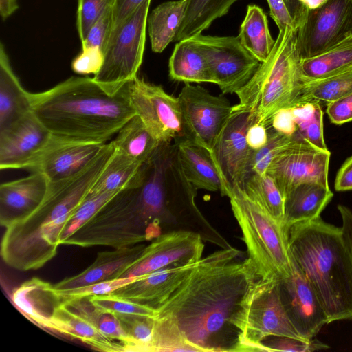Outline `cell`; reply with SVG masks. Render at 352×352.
Wrapping results in <instances>:
<instances>
[{
    "instance_id": "6da1fadb",
    "label": "cell",
    "mask_w": 352,
    "mask_h": 352,
    "mask_svg": "<svg viewBox=\"0 0 352 352\" xmlns=\"http://www.w3.org/2000/svg\"><path fill=\"white\" fill-rule=\"evenodd\" d=\"M230 246L202 258L155 316L175 325L196 351H221L216 339L223 331L252 285L258 278L248 257Z\"/></svg>"
},
{
    "instance_id": "7a4b0ae2",
    "label": "cell",
    "mask_w": 352,
    "mask_h": 352,
    "mask_svg": "<svg viewBox=\"0 0 352 352\" xmlns=\"http://www.w3.org/2000/svg\"><path fill=\"white\" fill-rule=\"evenodd\" d=\"M115 152L111 142L75 175L49 182L45 196L25 219L6 228L1 255L10 267L21 271L37 270L56 254L60 236L70 217L89 195Z\"/></svg>"
},
{
    "instance_id": "3957f363",
    "label": "cell",
    "mask_w": 352,
    "mask_h": 352,
    "mask_svg": "<svg viewBox=\"0 0 352 352\" xmlns=\"http://www.w3.org/2000/svg\"><path fill=\"white\" fill-rule=\"evenodd\" d=\"M128 85L111 94L93 78L72 76L30 93L32 110L52 134L106 143L135 115Z\"/></svg>"
},
{
    "instance_id": "277c9868",
    "label": "cell",
    "mask_w": 352,
    "mask_h": 352,
    "mask_svg": "<svg viewBox=\"0 0 352 352\" xmlns=\"http://www.w3.org/2000/svg\"><path fill=\"white\" fill-rule=\"evenodd\" d=\"M292 258L310 282L329 323L352 318V252L342 228L320 217L287 228Z\"/></svg>"
},
{
    "instance_id": "5b68a950",
    "label": "cell",
    "mask_w": 352,
    "mask_h": 352,
    "mask_svg": "<svg viewBox=\"0 0 352 352\" xmlns=\"http://www.w3.org/2000/svg\"><path fill=\"white\" fill-rule=\"evenodd\" d=\"M297 32L295 26L279 30L267 58L236 93L239 103L232 111L252 112L256 124L268 126L278 111L299 103L305 82Z\"/></svg>"
},
{
    "instance_id": "8992f818",
    "label": "cell",
    "mask_w": 352,
    "mask_h": 352,
    "mask_svg": "<svg viewBox=\"0 0 352 352\" xmlns=\"http://www.w3.org/2000/svg\"><path fill=\"white\" fill-rule=\"evenodd\" d=\"M234 217L242 233L249 258L259 278L281 280L294 267L287 228L260 206L238 186H225Z\"/></svg>"
},
{
    "instance_id": "52a82bcc",
    "label": "cell",
    "mask_w": 352,
    "mask_h": 352,
    "mask_svg": "<svg viewBox=\"0 0 352 352\" xmlns=\"http://www.w3.org/2000/svg\"><path fill=\"white\" fill-rule=\"evenodd\" d=\"M230 323L238 333L229 351H265V341L274 336L304 339L284 306L278 280L257 278Z\"/></svg>"
},
{
    "instance_id": "ba28073f",
    "label": "cell",
    "mask_w": 352,
    "mask_h": 352,
    "mask_svg": "<svg viewBox=\"0 0 352 352\" xmlns=\"http://www.w3.org/2000/svg\"><path fill=\"white\" fill-rule=\"evenodd\" d=\"M152 240L131 186L117 193L63 245L119 248Z\"/></svg>"
},
{
    "instance_id": "9c48e42d",
    "label": "cell",
    "mask_w": 352,
    "mask_h": 352,
    "mask_svg": "<svg viewBox=\"0 0 352 352\" xmlns=\"http://www.w3.org/2000/svg\"><path fill=\"white\" fill-rule=\"evenodd\" d=\"M151 1L144 0L112 28L103 50L102 65L93 78L109 93L116 94L138 76L143 60Z\"/></svg>"
},
{
    "instance_id": "30bf717a",
    "label": "cell",
    "mask_w": 352,
    "mask_h": 352,
    "mask_svg": "<svg viewBox=\"0 0 352 352\" xmlns=\"http://www.w3.org/2000/svg\"><path fill=\"white\" fill-rule=\"evenodd\" d=\"M296 28L301 58L317 56L352 38V0H326L307 9Z\"/></svg>"
},
{
    "instance_id": "8fae6325",
    "label": "cell",
    "mask_w": 352,
    "mask_h": 352,
    "mask_svg": "<svg viewBox=\"0 0 352 352\" xmlns=\"http://www.w3.org/2000/svg\"><path fill=\"white\" fill-rule=\"evenodd\" d=\"M331 152L320 149L295 133L275 155L267 170L284 198L299 184L315 182L329 186Z\"/></svg>"
},
{
    "instance_id": "7c38bea8",
    "label": "cell",
    "mask_w": 352,
    "mask_h": 352,
    "mask_svg": "<svg viewBox=\"0 0 352 352\" xmlns=\"http://www.w3.org/2000/svg\"><path fill=\"white\" fill-rule=\"evenodd\" d=\"M177 98L184 136L211 151L233 106L224 96H214L205 88L189 83H186Z\"/></svg>"
},
{
    "instance_id": "4fadbf2b",
    "label": "cell",
    "mask_w": 352,
    "mask_h": 352,
    "mask_svg": "<svg viewBox=\"0 0 352 352\" xmlns=\"http://www.w3.org/2000/svg\"><path fill=\"white\" fill-rule=\"evenodd\" d=\"M204 54L213 83L222 94H236L252 77L259 62L238 37L199 34L192 37Z\"/></svg>"
},
{
    "instance_id": "5bb4252c",
    "label": "cell",
    "mask_w": 352,
    "mask_h": 352,
    "mask_svg": "<svg viewBox=\"0 0 352 352\" xmlns=\"http://www.w3.org/2000/svg\"><path fill=\"white\" fill-rule=\"evenodd\" d=\"M130 102L150 133L159 142L184 136L182 114L177 98L159 85L138 76L129 82Z\"/></svg>"
},
{
    "instance_id": "9a60e30c",
    "label": "cell",
    "mask_w": 352,
    "mask_h": 352,
    "mask_svg": "<svg viewBox=\"0 0 352 352\" xmlns=\"http://www.w3.org/2000/svg\"><path fill=\"white\" fill-rule=\"evenodd\" d=\"M254 123H256V117L252 112L232 111L210 151L224 187L238 186L243 189L245 181L252 173L251 162L254 150L249 146L246 133Z\"/></svg>"
},
{
    "instance_id": "2e32d148",
    "label": "cell",
    "mask_w": 352,
    "mask_h": 352,
    "mask_svg": "<svg viewBox=\"0 0 352 352\" xmlns=\"http://www.w3.org/2000/svg\"><path fill=\"white\" fill-rule=\"evenodd\" d=\"M204 240L199 233L191 230L164 232L145 246L138 260L121 277H136L171 265L197 263L202 258Z\"/></svg>"
},
{
    "instance_id": "e0dca14e",
    "label": "cell",
    "mask_w": 352,
    "mask_h": 352,
    "mask_svg": "<svg viewBox=\"0 0 352 352\" xmlns=\"http://www.w3.org/2000/svg\"><path fill=\"white\" fill-rule=\"evenodd\" d=\"M105 144L52 134L43 149L23 169L41 173L49 182L60 181L88 166Z\"/></svg>"
},
{
    "instance_id": "ac0fdd59",
    "label": "cell",
    "mask_w": 352,
    "mask_h": 352,
    "mask_svg": "<svg viewBox=\"0 0 352 352\" xmlns=\"http://www.w3.org/2000/svg\"><path fill=\"white\" fill-rule=\"evenodd\" d=\"M279 281L283 302L297 331L305 340L315 338L329 323L316 290L294 261L291 275Z\"/></svg>"
},
{
    "instance_id": "d6986e66",
    "label": "cell",
    "mask_w": 352,
    "mask_h": 352,
    "mask_svg": "<svg viewBox=\"0 0 352 352\" xmlns=\"http://www.w3.org/2000/svg\"><path fill=\"white\" fill-rule=\"evenodd\" d=\"M51 135L32 111L0 130V169H23Z\"/></svg>"
},
{
    "instance_id": "ffe728a7",
    "label": "cell",
    "mask_w": 352,
    "mask_h": 352,
    "mask_svg": "<svg viewBox=\"0 0 352 352\" xmlns=\"http://www.w3.org/2000/svg\"><path fill=\"white\" fill-rule=\"evenodd\" d=\"M197 263L171 265L140 276L111 294L156 309L170 298Z\"/></svg>"
},
{
    "instance_id": "44dd1931",
    "label": "cell",
    "mask_w": 352,
    "mask_h": 352,
    "mask_svg": "<svg viewBox=\"0 0 352 352\" xmlns=\"http://www.w3.org/2000/svg\"><path fill=\"white\" fill-rule=\"evenodd\" d=\"M49 181L42 173L3 183L0 186V224L5 228L28 217L41 204Z\"/></svg>"
},
{
    "instance_id": "7402d4cb",
    "label": "cell",
    "mask_w": 352,
    "mask_h": 352,
    "mask_svg": "<svg viewBox=\"0 0 352 352\" xmlns=\"http://www.w3.org/2000/svg\"><path fill=\"white\" fill-rule=\"evenodd\" d=\"M146 245L115 248L98 253L94 262L84 271L53 285L56 291L67 290L98 282L120 278L140 257Z\"/></svg>"
},
{
    "instance_id": "603a6c76",
    "label": "cell",
    "mask_w": 352,
    "mask_h": 352,
    "mask_svg": "<svg viewBox=\"0 0 352 352\" xmlns=\"http://www.w3.org/2000/svg\"><path fill=\"white\" fill-rule=\"evenodd\" d=\"M182 169L197 189L223 192V182L210 151L185 136L173 141Z\"/></svg>"
},
{
    "instance_id": "cb8c5ba5",
    "label": "cell",
    "mask_w": 352,
    "mask_h": 352,
    "mask_svg": "<svg viewBox=\"0 0 352 352\" xmlns=\"http://www.w3.org/2000/svg\"><path fill=\"white\" fill-rule=\"evenodd\" d=\"M42 327L78 339L97 351L125 352L122 343L105 336L88 320L63 303Z\"/></svg>"
},
{
    "instance_id": "d4e9b609",
    "label": "cell",
    "mask_w": 352,
    "mask_h": 352,
    "mask_svg": "<svg viewBox=\"0 0 352 352\" xmlns=\"http://www.w3.org/2000/svg\"><path fill=\"white\" fill-rule=\"evenodd\" d=\"M12 300L30 320L41 327L63 303L53 285L38 277L23 282L14 289Z\"/></svg>"
},
{
    "instance_id": "484cf974",
    "label": "cell",
    "mask_w": 352,
    "mask_h": 352,
    "mask_svg": "<svg viewBox=\"0 0 352 352\" xmlns=\"http://www.w3.org/2000/svg\"><path fill=\"white\" fill-rule=\"evenodd\" d=\"M333 196L329 186L315 182L299 184L285 198V226L320 217Z\"/></svg>"
},
{
    "instance_id": "4316f807",
    "label": "cell",
    "mask_w": 352,
    "mask_h": 352,
    "mask_svg": "<svg viewBox=\"0 0 352 352\" xmlns=\"http://www.w3.org/2000/svg\"><path fill=\"white\" fill-rule=\"evenodd\" d=\"M30 93L14 74L2 43L0 45V130L32 111Z\"/></svg>"
},
{
    "instance_id": "83f0119b",
    "label": "cell",
    "mask_w": 352,
    "mask_h": 352,
    "mask_svg": "<svg viewBox=\"0 0 352 352\" xmlns=\"http://www.w3.org/2000/svg\"><path fill=\"white\" fill-rule=\"evenodd\" d=\"M168 67L169 76L174 80L213 83L204 54L192 38L179 41L175 45Z\"/></svg>"
},
{
    "instance_id": "f1b7e54d",
    "label": "cell",
    "mask_w": 352,
    "mask_h": 352,
    "mask_svg": "<svg viewBox=\"0 0 352 352\" xmlns=\"http://www.w3.org/2000/svg\"><path fill=\"white\" fill-rule=\"evenodd\" d=\"M186 0L170 1L156 7L147 19L151 49L162 52L174 41L182 23Z\"/></svg>"
},
{
    "instance_id": "f546056e",
    "label": "cell",
    "mask_w": 352,
    "mask_h": 352,
    "mask_svg": "<svg viewBox=\"0 0 352 352\" xmlns=\"http://www.w3.org/2000/svg\"><path fill=\"white\" fill-rule=\"evenodd\" d=\"M238 0H186L184 19L173 41L201 34L212 22L226 15Z\"/></svg>"
},
{
    "instance_id": "4dcf8cb0",
    "label": "cell",
    "mask_w": 352,
    "mask_h": 352,
    "mask_svg": "<svg viewBox=\"0 0 352 352\" xmlns=\"http://www.w3.org/2000/svg\"><path fill=\"white\" fill-rule=\"evenodd\" d=\"M352 70V38L313 57L302 58L304 82L322 79Z\"/></svg>"
},
{
    "instance_id": "1f68e13d",
    "label": "cell",
    "mask_w": 352,
    "mask_h": 352,
    "mask_svg": "<svg viewBox=\"0 0 352 352\" xmlns=\"http://www.w3.org/2000/svg\"><path fill=\"white\" fill-rule=\"evenodd\" d=\"M243 47L259 62L269 56L275 41L271 36L267 15L256 5H249L237 36Z\"/></svg>"
},
{
    "instance_id": "d6a6232c",
    "label": "cell",
    "mask_w": 352,
    "mask_h": 352,
    "mask_svg": "<svg viewBox=\"0 0 352 352\" xmlns=\"http://www.w3.org/2000/svg\"><path fill=\"white\" fill-rule=\"evenodd\" d=\"M112 142L117 151L141 164L152 156L161 143L137 115L124 124Z\"/></svg>"
},
{
    "instance_id": "836d02e7",
    "label": "cell",
    "mask_w": 352,
    "mask_h": 352,
    "mask_svg": "<svg viewBox=\"0 0 352 352\" xmlns=\"http://www.w3.org/2000/svg\"><path fill=\"white\" fill-rule=\"evenodd\" d=\"M142 164L115 149L89 194L119 192L131 186Z\"/></svg>"
},
{
    "instance_id": "e575fe53",
    "label": "cell",
    "mask_w": 352,
    "mask_h": 352,
    "mask_svg": "<svg viewBox=\"0 0 352 352\" xmlns=\"http://www.w3.org/2000/svg\"><path fill=\"white\" fill-rule=\"evenodd\" d=\"M62 302L88 320L105 336L122 343L126 352L131 340L115 314L96 307L87 297L66 299Z\"/></svg>"
},
{
    "instance_id": "d590c367",
    "label": "cell",
    "mask_w": 352,
    "mask_h": 352,
    "mask_svg": "<svg viewBox=\"0 0 352 352\" xmlns=\"http://www.w3.org/2000/svg\"><path fill=\"white\" fill-rule=\"evenodd\" d=\"M243 190L253 201L284 223L285 198L269 175L251 173L245 181Z\"/></svg>"
},
{
    "instance_id": "8d00e7d4",
    "label": "cell",
    "mask_w": 352,
    "mask_h": 352,
    "mask_svg": "<svg viewBox=\"0 0 352 352\" xmlns=\"http://www.w3.org/2000/svg\"><path fill=\"white\" fill-rule=\"evenodd\" d=\"M296 133L314 146L328 150L323 131V112L319 102H305L289 108Z\"/></svg>"
},
{
    "instance_id": "74e56055",
    "label": "cell",
    "mask_w": 352,
    "mask_h": 352,
    "mask_svg": "<svg viewBox=\"0 0 352 352\" xmlns=\"http://www.w3.org/2000/svg\"><path fill=\"white\" fill-rule=\"evenodd\" d=\"M352 93V70L338 75L305 82L299 103L328 104Z\"/></svg>"
},
{
    "instance_id": "f35d334b",
    "label": "cell",
    "mask_w": 352,
    "mask_h": 352,
    "mask_svg": "<svg viewBox=\"0 0 352 352\" xmlns=\"http://www.w3.org/2000/svg\"><path fill=\"white\" fill-rule=\"evenodd\" d=\"M115 315L131 340L126 351L152 352L155 329V316Z\"/></svg>"
},
{
    "instance_id": "ab89813d",
    "label": "cell",
    "mask_w": 352,
    "mask_h": 352,
    "mask_svg": "<svg viewBox=\"0 0 352 352\" xmlns=\"http://www.w3.org/2000/svg\"><path fill=\"white\" fill-rule=\"evenodd\" d=\"M120 192V191H119ZM119 192L89 194L75 210L64 228L59 243H63L88 222L111 199Z\"/></svg>"
},
{
    "instance_id": "60d3db41",
    "label": "cell",
    "mask_w": 352,
    "mask_h": 352,
    "mask_svg": "<svg viewBox=\"0 0 352 352\" xmlns=\"http://www.w3.org/2000/svg\"><path fill=\"white\" fill-rule=\"evenodd\" d=\"M89 301L99 309L113 314H132L155 316L157 310L133 301L109 294L87 296Z\"/></svg>"
},
{
    "instance_id": "b9f144b4",
    "label": "cell",
    "mask_w": 352,
    "mask_h": 352,
    "mask_svg": "<svg viewBox=\"0 0 352 352\" xmlns=\"http://www.w3.org/2000/svg\"><path fill=\"white\" fill-rule=\"evenodd\" d=\"M268 140L267 143L254 151L251 162V171L260 175L267 173V170L275 155L294 138L281 133L271 126H267Z\"/></svg>"
},
{
    "instance_id": "7bdbcfd3",
    "label": "cell",
    "mask_w": 352,
    "mask_h": 352,
    "mask_svg": "<svg viewBox=\"0 0 352 352\" xmlns=\"http://www.w3.org/2000/svg\"><path fill=\"white\" fill-rule=\"evenodd\" d=\"M114 0H78L76 28L81 43L91 27L109 10Z\"/></svg>"
},
{
    "instance_id": "ee69618b",
    "label": "cell",
    "mask_w": 352,
    "mask_h": 352,
    "mask_svg": "<svg viewBox=\"0 0 352 352\" xmlns=\"http://www.w3.org/2000/svg\"><path fill=\"white\" fill-rule=\"evenodd\" d=\"M136 277H121L113 280H105L90 284L86 286L67 290L57 291L63 300L83 298L94 295H100L111 293L112 292L136 280Z\"/></svg>"
},
{
    "instance_id": "f6af8a7d",
    "label": "cell",
    "mask_w": 352,
    "mask_h": 352,
    "mask_svg": "<svg viewBox=\"0 0 352 352\" xmlns=\"http://www.w3.org/2000/svg\"><path fill=\"white\" fill-rule=\"evenodd\" d=\"M264 342L265 351L312 352L324 350L329 346L316 338L298 339L287 336H274Z\"/></svg>"
},
{
    "instance_id": "bcb514c9",
    "label": "cell",
    "mask_w": 352,
    "mask_h": 352,
    "mask_svg": "<svg viewBox=\"0 0 352 352\" xmlns=\"http://www.w3.org/2000/svg\"><path fill=\"white\" fill-rule=\"evenodd\" d=\"M113 28L112 9L105 13L90 29L81 43L82 49L96 47L102 52Z\"/></svg>"
},
{
    "instance_id": "7dc6e473",
    "label": "cell",
    "mask_w": 352,
    "mask_h": 352,
    "mask_svg": "<svg viewBox=\"0 0 352 352\" xmlns=\"http://www.w3.org/2000/svg\"><path fill=\"white\" fill-rule=\"evenodd\" d=\"M103 63V52L96 47L82 49L72 62V70L78 74H96Z\"/></svg>"
},
{
    "instance_id": "c3c4849f",
    "label": "cell",
    "mask_w": 352,
    "mask_h": 352,
    "mask_svg": "<svg viewBox=\"0 0 352 352\" xmlns=\"http://www.w3.org/2000/svg\"><path fill=\"white\" fill-rule=\"evenodd\" d=\"M327 114L331 123L340 125L352 121V93L327 104Z\"/></svg>"
},
{
    "instance_id": "681fc988",
    "label": "cell",
    "mask_w": 352,
    "mask_h": 352,
    "mask_svg": "<svg viewBox=\"0 0 352 352\" xmlns=\"http://www.w3.org/2000/svg\"><path fill=\"white\" fill-rule=\"evenodd\" d=\"M144 0H114L112 8L113 27L132 14Z\"/></svg>"
},
{
    "instance_id": "f907efd6",
    "label": "cell",
    "mask_w": 352,
    "mask_h": 352,
    "mask_svg": "<svg viewBox=\"0 0 352 352\" xmlns=\"http://www.w3.org/2000/svg\"><path fill=\"white\" fill-rule=\"evenodd\" d=\"M267 1L270 10V16L279 30L288 25L294 26L283 0H267Z\"/></svg>"
},
{
    "instance_id": "816d5d0a",
    "label": "cell",
    "mask_w": 352,
    "mask_h": 352,
    "mask_svg": "<svg viewBox=\"0 0 352 352\" xmlns=\"http://www.w3.org/2000/svg\"><path fill=\"white\" fill-rule=\"evenodd\" d=\"M246 140L252 150H258L263 146L268 140L267 128L261 124L254 123L247 131Z\"/></svg>"
},
{
    "instance_id": "f5cc1de1",
    "label": "cell",
    "mask_w": 352,
    "mask_h": 352,
    "mask_svg": "<svg viewBox=\"0 0 352 352\" xmlns=\"http://www.w3.org/2000/svg\"><path fill=\"white\" fill-rule=\"evenodd\" d=\"M334 187L337 191L352 190V156L344 162L338 171Z\"/></svg>"
},
{
    "instance_id": "db71d44e",
    "label": "cell",
    "mask_w": 352,
    "mask_h": 352,
    "mask_svg": "<svg viewBox=\"0 0 352 352\" xmlns=\"http://www.w3.org/2000/svg\"><path fill=\"white\" fill-rule=\"evenodd\" d=\"M338 210L342 218V230L346 243L352 252V211L348 207L338 205Z\"/></svg>"
},
{
    "instance_id": "11a10c76",
    "label": "cell",
    "mask_w": 352,
    "mask_h": 352,
    "mask_svg": "<svg viewBox=\"0 0 352 352\" xmlns=\"http://www.w3.org/2000/svg\"><path fill=\"white\" fill-rule=\"evenodd\" d=\"M291 16L294 25L298 27L302 21L307 8H305L298 0H283Z\"/></svg>"
},
{
    "instance_id": "9f6ffc18",
    "label": "cell",
    "mask_w": 352,
    "mask_h": 352,
    "mask_svg": "<svg viewBox=\"0 0 352 352\" xmlns=\"http://www.w3.org/2000/svg\"><path fill=\"white\" fill-rule=\"evenodd\" d=\"M16 0H0V14L3 20L7 19L17 9Z\"/></svg>"
},
{
    "instance_id": "6f0895ef",
    "label": "cell",
    "mask_w": 352,
    "mask_h": 352,
    "mask_svg": "<svg viewBox=\"0 0 352 352\" xmlns=\"http://www.w3.org/2000/svg\"><path fill=\"white\" fill-rule=\"evenodd\" d=\"M299 2L309 10L320 7L326 0H298Z\"/></svg>"
}]
</instances>
